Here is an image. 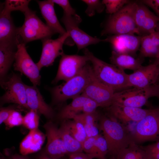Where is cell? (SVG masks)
I'll list each match as a JSON object with an SVG mask.
<instances>
[{"label": "cell", "mask_w": 159, "mask_h": 159, "mask_svg": "<svg viewBox=\"0 0 159 159\" xmlns=\"http://www.w3.org/2000/svg\"><path fill=\"white\" fill-rule=\"evenodd\" d=\"M84 54L91 63L95 75L103 84L115 92L130 88L128 74L124 70L97 58L87 49H85Z\"/></svg>", "instance_id": "1"}, {"label": "cell", "mask_w": 159, "mask_h": 159, "mask_svg": "<svg viewBox=\"0 0 159 159\" xmlns=\"http://www.w3.org/2000/svg\"><path fill=\"white\" fill-rule=\"evenodd\" d=\"M99 120V128L107 142L108 154L113 157L134 142L127 128L112 116H100Z\"/></svg>", "instance_id": "2"}, {"label": "cell", "mask_w": 159, "mask_h": 159, "mask_svg": "<svg viewBox=\"0 0 159 159\" xmlns=\"http://www.w3.org/2000/svg\"><path fill=\"white\" fill-rule=\"evenodd\" d=\"M137 4L131 1L116 13L110 15L101 35L137 34L139 36L135 19Z\"/></svg>", "instance_id": "3"}, {"label": "cell", "mask_w": 159, "mask_h": 159, "mask_svg": "<svg viewBox=\"0 0 159 159\" xmlns=\"http://www.w3.org/2000/svg\"><path fill=\"white\" fill-rule=\"evenodd\" d=\"M90 66L87 64L76 76L65 83L49 89L53 103L60 104L81 95L88 82Z\"/></svg>", "instance_id": "4"}, {"label": "cell", "mask_w": 159, "mask_h": 159, "mask_svg": "<svg viewBox=\"0 0 159 159\" xmlns=\"http://www.w3.org/2000/svg\"><path fill=\"white\" fill-rule=\"evenodd\" d=\"M23 13L24 23L17 28L20 41L26 44L34 40L51 38L56 34L39 19L35 11L29 8Z\"/></svg>", "instance_id": "5"}, {"label": "cell", "mask_w": 159, "mask_h": 159, "mask_svg": "<svg viewBox=\"0 0 159 159\" xmlns=\"http://www.w3.org/2000/svg\"><path fill=\"white\" fill-rule=\"evenodd\" d=\"M0 85L5 91L0 97L1 104L14 103L29 110L27 103L26 85L22 81L20 75L12 73L7 75L0 80Z\"/></svg>", "instance_id": "6"}, {"label": "cell", "mask_w": 159, "mask_h": 159, "mask_svg": "<svg viewBox=\"0 0 159 159\" xmlns=\"http://www.w3.org/2000/svg\"><path fill=\"white\" fill-rule=\"evenodd\" d=\"M130 88L115 92L113 104L141 108L146 104L149 98L156 97L158 85L145 88Z\"/></svg>", "instance_id": "7"}, {"label": "cell", "mask_w": 159, "mask_h": 159, "mask_svg": "<svg viewBox=\"0 0 159 159\" xmlns=\"http://www.w3.org/2000/svg\"><path fill=\"white\" fill-rule=\"evenodd\" d=\"M132 135L136 144L159 140V107L150 109L143 118L137 122Z\"/></svg>", "instance_id": "8"}, {"label": "cell", "mask_w": 159, "mask_h": 159, "mask_svg": "<svg viewBox=\"0 0 159 159\" xmlns=\"http://www.w3.org/2000/svg\"><path fill=\"white\" fill-rule=\"evenodd\" d=\"M115 92L97 79L93 72L92 66L90 65L88 82L81 94L95 101L99 107L108 108L113 103Z\"/></svg>", "instance_id": "9"}, {"label": "cell", "mask_w": 159, "mask_h": 159, "mask_svg": "<svg viewBox=\"0 0 159 159\" xmlns=\"http://www.w3.org/2000/svg\"><path fill=\"white\" fill-rule=\"evenodd\" d=\"M69 38L71 39L69 33L67 32L56 39L45 38L41 40L42 52L40 59L36 63L40 70L44 67L53 64L56 58L64 53L63 49L64 44L69 46L73 45V43Z\"/></svg>", "instance_id": "10"}, {"label": "cell", "mask_w": 159, "mask_h": 159, "mask_svg": "<svg viewBox=\"0 0 159 159\" xmlns=\"http://www.w3.org/2000/svg\"><path fill=\"white\" fill-rule=\"evenodd\" d=\"M25 44L21 41L18 43L13 67L15 70L28 77L33 85L37 86L40 84V70L27 52Z\"/></svg>", "instance_id": "11"}, {"label": "cell", "mask_w": 159, "mask_h": 159, "mask_svg": "<svg viewBox=\"0 0 159 159\" xmlns=\"http://www.w3.org/2000/svg\"><path fill=\"white\" fill-rule=\"evenodd\" d=\"M89 61L85 55H61L57 74L52 82L57 83L60 80L65 82L76 76Z\"/></svg>", "instance_id": "12"}, {"label": "cell", "mask_w": 159, "mask_h": 159, "mask_svg": "<svg viewBox=\"0 0 159 159\" xmlns=\"http://www.w3.org/2000/svg\"><path fill=\"white\" fill-rule=\"evenodd\" d=\"M61 21L66 30L69 33L70 38L77 46L78 51L89 45L104 42V39L92 37L79 28V24L82 21L80 17H76L64 14Z\"/></svg>", "instance_id": "13"}, {"label": "cell", "mask_w": 159, "mask_h": 159, "mask_svg": "<svg viewBox=\"0 0 159 159\" xmlns=\"http://www.w3.org/2000/svg\"><path fill=\"white\" fill-rule=\"evenodd\" d=\"M43 127L47 140L44 151L52 159H62L68 154L56 125L50 120Z\"/></svg>", "instance_id": "14"}, {"label": "cell", "mask_w": 159, "mask_h": 159, "mask_svg": "<svg viewBox=\"0 0 159 159\" xmlns=\"http://www.w3.org/2000/svg\"><path fill=\"white\" fill-rule=\"evenodd\" d=\"M130 87L145 88L157 84L159 77V67L155 62L139 68L128 74Z\"/></svg>", "instance_id": "15"}, {"label": "cell", "mask_w": 159, "mask_h": 159, "mask_svg": "<svg viewBox=\"0 0 159 159\" xmlns=\"http://www.w3.org/2000/svg\"><path fill=\"white\" fill-rule=\"evenodd\" d=\"M141 36L125 34L108 36L104 42L109 43L113 51L119 53L127 54L135 56L140 48Z\"/></svg>", "instance_id": "16"}, {"label": "cell", "mask_w": 159, "mask_h": 159, "mask_svg": "<svg viewBox=\"0 0 159 159\" xmlns=\"http://www.w3.org/2000/svg\"><path fill=\"white\" fill-rule=\"evenodd\" d=\"M135 19L140 36L148 34L158 29L159 17L141 3H137Z\"/></svg>", "instance_id": "17"}, {"label": "cell", "mask_w": 159, "mask_h": 159, "mask_svg": "<svg viewBox=\"0 0 159 159\" xmlns=\"http://www.w3.org/2000/svg\"><path fill=\"white\" fill-rule=\"evenodd\" d=\"M11 13L6 10L1 4L0 45L17 46L20 42L18 27L14 23Z\"/></svg>", "instance_id": "18"}, {"label": "cell", "mask_w": 159, "mask_h": 159, "mask_svg": "<svg viewBox=\"0 0 159 159\" xmlns=\"http://www.w3.org/2000/svg\"><path fill=\"white\" fill-rule=\"evenodd\" d=\"M27 105L29 110L35 111L51 119L54 116L53 108L44 101L37 86L26 85Z\"/></svg>", "instance_id": "19"}, {"label": "cell", "mask_w": 159, "mask_h": 159, "mask_svg": "<svg viewBox=\"0 0 159 159\" xmlns=\"http://www.w3.org/2000/svg\"><path fill=\"white\" fill-rule=\"evenodd\" d=\"M110 115L124 123L130 121L138 122L143 118L150 109H143L113 104L108 107Z\"/></svg>", "instance_id": "20"}, {"label": "cell", "mask_w": 159, "mask_h": 159, "mask_svg": "<svg viewBox=\"0 0 159 159\" xmlns=\"http://www.w3.org/2000/svg\"><path fill=\"white\" fill-rule=\"evenodd\" d=\"M41 14L45 20L46 24L56 34L63 35L67 31L61 25L57 16L52 0L36 1Z\"/></svg>", "instance_id": "21"}, {"label": "cell", "mask_w": 159, "mask_h": 159, "mask_svg": "<svg viewBox=\"0 0 159 159\" xmlns=\"http://www.w3.org/2000/svg\"><path fill=\"white\" fill-rule=\"evenodd\" d=\"M45 138V135L38 129L30 130L20 144L19 150L21 154L27 155L39 150Z\"/></svg>", "instance_id": "22"}, {"label": "cell", "mask_w": 159, "mask_h": 159, "mask_svg": "<svg viewBox=\"0 0 159 159\" xmlns=\"http://www.w3.org/2000/svg\"><path fill=\"white\" fill-rule=\"evenodd\" d=\"M139 57L156 58L159 53V29L148 34L141 36Z\"/></svg>", "instance_id": "23"}, {"label": "cell", "mask_w": 159, "mask_h": 159, "mask_svg": "<svg viewBox=\"0 0 159 159\" xmlns=\"http://www.w3.org/2000/svg\"><path fill=\"white\" fill-rule=\"evenodd\" d=\"M143 59L140 57L135 58V56L129 54L118 53L113 51L110 57L111 64L118 68L123 70L129 69L133 71L142 66Z\"/></svg>", "instance_id": "24"}, {"label": "cell", "mask_w": 159, "mask_h": 159, "mask_svg": "<svg viewBox=\"0 0 159 159\" xmlns=\"http://www.w3.org/2000/svg\"><path fill=\"white\" fill-rule=\"evenodd\" d=\"M88 98L82 94L73 98L70 103L60 110L57 115L58 118L62 121L73 119L80 112H83L85 104Z\"/></svg>", "instance_id": "25"}, {"label": "cell", "mask_w": 159, "mask_h": 159, "mask_svg": "<svg viewBox=\"0 0 159 159\" xmlns=\"http://www.w3.org/2000/svg\"><path fill=\"white\" fill-rule=\"evenodd\" d=\"M17 46L0 45V79L5 78L14 61Z\"/></svg>", "instance_id": "26"}, {"label": "cell", "mask_w": 159, "mask_h": 159, "mask_svg": "<svg viewBox=\"0 0 159 159\" xmlns=\"http://www.w3.org/2000/svg\"><path fill=\"white\" fill-rule=\"evenodd\" d=\"M100 117L96 111L92 113L79 114L73 119L79 120L82 124L87 137H95L99 135V125L97 126L96 122L99 120Z\"/></svg>", "instance_id": "27"}, {"label": "cell", "mask_w": 159, "mask_h": 159, "mask_svg": "<svg viewBox=\"0 0 159 159\" xmlns=\"http://www.w3.org/2000/svg\"><path fill=\"white\" fill-rule=\"evenodd\" d=\"M59 130L68 154L82 152V144L72 136L62 122Z\"/></svg>", "instance_id": "28"}, {"label": "cell", "mask_w": 159, "mask_h": 159, "mask_svg": "<svg viewBox=\"0 0 159 159\" xmlns=\"http://www.w3.org/2000/svg\"><path fill=\"white\" fill-rule=\"evenodd\" d=\"M115 158L116 159H148L145 150L134 142L121 150Z\"/></svg>", "instance_id": "29"}, {"label": "cell", "mask_w": 159, "mask_h": 159, "mask_svg": "<svg viewBox=\"0 0 159 159\" xmlns=\"http://www.w3.org/2000/svg\"><path fill=\"white\" fill-rule=\"evenodd\" d=\"M72 120L62 122L72 136L82 144L87 137L84 127L79 120L75 119Z\"/></svg>", "instance_id": "30"}, {"label": "cell", "mask_w": 159, "mask_h": 159, "mask_svg": "<svg viewBox=\"0 0 159 159\" xmlns=\"http://www.w3.org/2000/svg\"><path fill=\"white\" fill-rule=\"evenodd\" d=\"M108 149L107 142L103 136L99 135L96 137L94 158L106 159Z\"/></svg>", "instance_id": "31"}, {"label": "cell", "mask_w": 159, "mask_h": 159, "mask_svg": "<svg viewBox=\"0 0 159 159\" xmlns=\"http://www.w3.org/2000/svg\"><path fill=\"white\" fill-rule=\"evenodd\" d=\"M31 0H6L2 3L4 8L7 11L11 12L19 11L24 13L29 8L28 5Z\"/></svg>", "instance_id": "32"}, {"label": "cell", "mask_w": 159, "mask_h": 159, "mask_svg": "<svg viewBox=\"0 0 159 159\" xmlns=\"http://www.w3.org/2000/svg\"><path fill=\"white\" fill-rule=\"evenodd\" d=\"M39 114L35 111L30 110L23 117L22 125L30 130L38 129L39 123Z\"/></svg>", "instance_id": "33"}, {"label": "cell", "mask_w": 159, "mask_h": 159, "mask_svg": "<svg viewBox=\"0 0 159 159\" xmlns=\"http://www.w3.org/2000/svg\"><path fill=\"white\" fill-rule=\"evenodd\" d=\"M102 1L106 12L110 15L116 13L131 2L128 0H103Z\"/></svg>", "instance_id": "34"}, {"label": "cell", "mask_w": 159, "mask_h": 159, "mask_svg": "<svg viewBox=\"0 0 159 159\" xmlns=\"http://www.w3.org/2000/svg\"><path fill=\"white\" fill-rule=\"evenodd\" d=\"M87 6L85 12L89 16H94L96 13H101L105 6L102 1L99 0H83L82 1Z\"/></svg>", "instance_id": "35"}, {"label": "cell", "mask_w": 159, "mask_h": 159, "mask_svg": "<svg viewBox=\"0 0 159 159\" xmlns=\"http://www.w3.org/2000/svg\"><path fill=\"white\" fill-rule=\"evenodd\" d=\"M23 117L20 112L15 110L4 123L9 128L22 125Z\"/></svg>", "instance_id": "36"}, {"label": "cell", "mask_w": 159, "mask_h": 159, "mask_svg": "<svg viewBox=\"0 0 159 159\" xmlns=\"http://www.w3.org/2000/svg\"><path fill=\"white\" fill-rule=\"evenodd\" d=\"M54 4H56L61 6L64 11V14L68 16L78 17H80L76 12L75 10L72 7L68 0H52Z\"/></svg>", "instance_id": "37"}, {"label": "cell", "mask_w": 159, "mask_h": 159, "mask_svg": "<svg viewBox=\"0 0 159 159\" xmlns=\"http://www.w3.org/2000/svg\"><path fill=\"white\" fill-rule=\"evenodd\" d=\"M96 137H87L82 143L83 151L94 158Z\"/></svg>", "instance_id": "38"}, {"label": "cell", "mask_w": 159, "mask_h": 159, "mask_svg": "<svg viewBox=\"0 0 159 159\" xmlns=\"http://www.w3.org/2000/svg\"><path fill=\"white\" fill-rule=\"evenodd\" d=\"M15 110L11 107H1L0 111V124L4 123Z\"/></svg>", "instance_id": "39"}, {"label": "cell", "mask_w": 159, "mask_h": 159, "mask_svg": "<svg viewBox=\"0 0 159 159\" xmlns=\"http://www.w3.org/2000/svg\"><path fill=\"white\" fill-rule=\"evenodd\" d=\"M147 154H150L159 152V141L155 143L148 145L147 146H142Z\"/></svg>", "instance_id": "40"}, {"label": "cell", "mask_w": 159, "mask_h": 159, "mask_svg": "<svg viewBox=\"0 0 159 159\" xmlns=\"http://www.w3.org/2000/svg\"><path fill=\"white\" fill-rule=\"evenodd\" d=\"M140 2L151 8L155 12L159 9V0H143Z\"/></svg>", "instance_id": "41"}, {"label": "cell", "mask_w": 159, "mask_h": 159, "mask_svg": "<svg viewBox=\"0 0 159 159\" xmlns=\"http://www.w3.org/2000/svg\"><path fill=\"white\" fill-rule=\"evenodd\" d=\"M69 159H92V157L82 152L77 153L70 154Z\"/></svg>", "instance_id": "42"}, {"label": "cell", "mask_w": 159, "mask_h": 159, "mask_svg": "<svg viewBox=\"0 0 159 159\" xmlns=\"http://www.w3.org/2000/svg\"><path fill=\"white\" fill-rule=\"evenodd\" d=\"M9 159H29L27 155L15 154L12 156Z\"/></svg>", "instance_id": "43"}, {"label": "cell", "mask_w": 159, "mask_h": 159, "mask_svg": "<svg viewBox=\"0 0 159 159\" xmlns=\"http://www.w3.org/2000/svg\"><path fill=\"white\" fill-rule=\"evenodd\" d=\"M37 159H52L44 151L39 154Z\"/></svg>", "instance_id": "44"}, {"label": "cell", "mask_w": 159, "mask_h": 159, "mask_svg": "<svg viewBox=\"0 0 159 159\" xmlns=\"http://www.w3.org/2000/svg\"><path fill=\"white\" fill-rule=\"evenodd\" d=\"M147 155L148 159H159V152Z\"/></svg>", "instance_id": "45"}, {"label": "cell", "mask_w": 159, "mask_h": 159, "mask_svg": "<svg viewBox=\"0 0 159 159\" xmlns=\"http://www.w3.org/2000/svg\"><path fill=\"white\" fill-rule=\"evenodd\" d=\"M154 62L156 63L159 67V53L158 57L155 59Z\"/></svg>", "instance_id": "46"}, {"label": "cell", "mask_w": 159, "mask_h": 159, "mask_svg": "<svg viewBox=\"0 0 159 159\" xmlns=\"http://www.w3.org/2000/svg\"><path fill=\"white\" fill-rule=\"evenodd\" d=\"M158 88L157 92V95L156 97H157L159 100V83H158Z\"/></svg>", "instance_id": "47"}, {"label": "cell", "mask_w": 159, "mask_h": 159, "mask_svg": "<svg viewBox=\"0 0 159 159\" xmlns=\"http://www.w3.org/2000/svg\"><path fill=\"white\" fill-rule=\"evenodd\" d=\"M156 12L159 15V9L157 10Z\"/></svg>", "instance_id": "48"}, {"label": "cell", "mask_w": 159, "mask_h": 159, "mask_svg": "<svg viewBox=\"0 0 159 159\" xmlns=\"http://www.w3.org/2000/svg\"><path fill=\"white\" fill-rule=\"evenodd\" d=\"M111 159H116L115 158V157H113L111 158Z\"/></svg>", "instance_id": "49"}, {"label": "cell", "mask_w": 159, "mask_h": 159, "mask_svg": "<svg viewBox=\"0 0 159 159\" xmlns=\"http://www.w3.org/2000/svg\"><path fill=\"white\" fill-rule=\"evenodd\" d=\"M158 83H159V79H158Z\"/></svg>", "instance_id": "50"}]
</instances>
